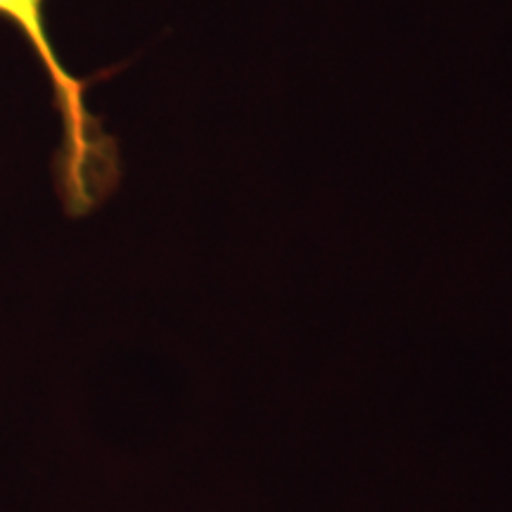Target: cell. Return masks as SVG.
I'll return each instance as SVG.
<instances>
[{
	"label": "cell",
	"mask_w": 512,
	"mask_h": 512,
	"mask_svg": "<svg viewBox=\"0 0 512 512\" xmlns=\"http://www.w3.org/2000/svg\"><path fill=\"white\" fill-rule=\"evenodd\" d=\"M46 0H0V17L22 31L53 86L55 107L62 121L57 152V181L64 204L72 214H86L117 183L114 140L102 133L98 119L86 110L83 93L88 81L76 79L62 67L46 29Z\"/></svg>",
	"instance_id": "1"
}]
</instances>
